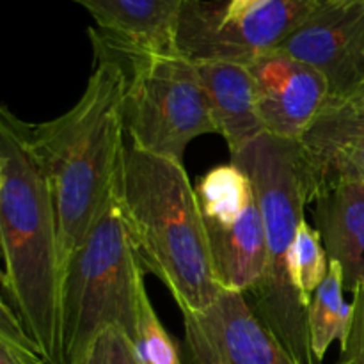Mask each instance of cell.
<instances>
[{"mask_svg": "<svg viewBox=\"0 0 364 364\" xmlns=\"http://www.w3.org/2000/svg\"><path fill=\"white\" fill-rule=\"evenodd\" d=\"M181 315H183L188 350L196 364H233L201 315L196 313H181Z\"/></svg>", "mask_w": 364, "mask_h": 364, "instance_id": "cell-20", "label": "cell"}, {"mask_svg": "<svg viewBox=\"0 0 364 364\" xmlns=\"http://www.w3.org/2000/svg\"><path fill=\"white\" fill-rule=\"evenodd\" d=\"M198 315L233 364H297L256 316L245 294L223 290L210 309Z\"/></svg>", "mask_w": 364, "mask_h": 364, "instance_id": "cell-13", "label": "cell"}, {"mask_svg": "<svg viewBox=\"0 0 364 364\" xmlns=\"http://www.w3.org/2000/svg\"><path fill=\"white\" fill-rule=\"evenodd\" d=\"M231 162L251 178L265 223V272L245 297L295 363L322 364L309 343V302L291 277L295 237L304 220L306 205L311 203L299 142L263 134L231 156Z\"/></svg>", "mask_w": 364, "mask_h": 364, "instance_id": "cell-4", "label": "cell"}, {"mask_svg": "<svg viewBox=\"0 0 364 364\" xmlns=\"http://www.w3.org/2000/svg\"><path fill=\"white\" fill-rule=\"evenodd\" d=\"M318 0H270L237 18L223 16V0H187L178 18L174 50L191 60L251 66L304 21Z\"/></svg>", "mask_w": 364, "mask_h": 364, "instance_id": "cell-7", "label": "cell"}, {"mask_svg": "<svg viewBox=\"0 0 364 364\" xmlns=\"http://www.w3.org/2000/svg\"><path fill=\"white\" fill-rule=\"evenodd\" d=\"M313 205L327 258L343 270L345 290L354 291L364 284V183L345 181L322 188Z\"/></svg>", "mask_w": 364, "mask_h": 364, "instance_id": "cell-12", "label": "cell"}, {"mask_svg": "<svg viewBox=\"0 0 364 364\" xmlns=\"http://www.w3.org/2000/svg\"><path fill=\"white\" fill-rule=\"evenodd\" d=\"M27 124L0 110V245L2 295L23 322L46 364L63 352V255L48 180L27 139Z\"/></svg>", "mask_w": 364, "mask_h": 364, "instance_id": "cell-1", "label": "cell"}, {"mask_svg": "<svg viewBox=\"0 0 364 364\" xmlns=\"http://www.w3.org/2000/svg\"><path fill=\"white\" fill-rule=\"evenodd\" d=\"M361 89H364V85H363V87H361Z\"/></svg>", "mask_w": 364, "mask_h": 364, "instance_id": "cell-23", "label": "cell"}, {"mask_svg": "<svg viewBox=\"0 0 364 364\" xmlns=\"http://www.w3.org/2000/svg\"><path fill=\"white\" fill-rule=\"evenodd\" d=\"M89 36L124 71L123 123L132 146L183 164L196 137L219 134L194 60L176 50L121 41L100 28H89Z\"/></svg>", "mask_w": 364, "mask_h": 364, "instance_id": "cell-6", "label": "cell"}, {"mask_svg": "<svg viewBox=\"0 0 364 364\" xmlns=\"http://www.w3.org/2000/svg\"><path fill=\"white\" fill-rule=\"evenodd\" d=\"M249 68L267 134L301 141L329 100V82L313 66L277 50Z\"/></svg>", "mask_w": 364, "mask_h": 364, "instance_id": "cell-9", "label": "cell"}, {"mask_svg": "<svg viewBox=\"0 0 364 364\" xmlns=\"http://www.w3.org/2000/svg\"><path fill=\"white\" fill-rule=\"evenodd\" d=\"M144 269L117 198L103 206L63 277L64 363L73 364L107 327H121L137 347Z\"/></svg>", "mask_w": 364, "mask_h": 364, "instance_id": "cell-5", "label": "cell"}, {"mask_svg": "<svg viewBox=\"0 0 364 364\" xmlns=\"http://www.w3.org/2000/svg\"><path fill=\"white\" fill-rule=\"evenodd\" d=\"M208 95L217 130L231 156L267 134L258 109L256 82L249 66L226 60H194Z\"/></svg>", "mask_w": 364, "mask_h": 364, "instance_id": "cell-11", "label": "cell"}, {"mask_svg": "<svg viewBox=\"0 0 364 364\" xmlns=\"http://www.w3.org/2000/svg\"><path fill=\"white\" fill-rule=\"evenodd\" d=\"M269 2L270 0H223V16L226 20H237Z\"/></svg>", "mask_w": 364, "mask_h": 364, "instance_id": "cell-22", "label": "cell"}, {"mask_svg": "<svg viewBox=\"0 0 364 364\" xmlns=\"http://www.w3.org/2000/svg\"><path fill=\"white\" fill-rule=\"evenodd\" d=\"M0 364H46L41 350L4 295L0 304Z\"/></svg>", "mask_w": 364, "mask_h": 364, "instance_id": "cell-18", "label": "cell"}, {"mask_svg": "<svg viewBox=\"0 0 364 364\" xmlns=\"http://www.w3.org/2000/svg\"><path fill=\"white\" fill-rule=\"evenodd\" d=\"M327 272H329V258L323 249L320 233L316 228L302 220L291 251V277L306 301H311V295L323 283Z\"/></svg>", "mask_w": 364, "mask_h": 364, "instance_id": "cell-16", "label": "cell"}, {"mask_svg": "<svg viewBox=\"0 0 364 364\" xmlns=\"http://www.w3.org/2000/svg\"><path fill=\"white\" fill-rule=\"evenodd\" d=\"M311 203L322 188L345 181L364 183V89L343 98L329 96L299 141Z\"/></svg>", "mask_w": 364, "mask_h": 364, "instance_id": "cell-10", "label": "cell"}, {"mask_svg": "<svg viewBox=\"0 0 364 364\" xmlns=\"http://www.w3.org/2000/svg\"><path fill=\"white\" fill-rule=\"evenodd\" d=\"M73 364H142L137 347L121 327H107Z\"/></svg>", "mask_w": 364, "mask_h": 364, "instance_id": "cell-19", "label": "cell"}, {"mask_svg": "<svg viewBox=\"0 0 364 364\" xmlns=\"http://www.w3.org/2000/svg\"><path fill=\"white\" fill-rule=\"evenodd\" d=\"M95 70L80 100L68 112L27 124V139L48 180L57 215L63 277L114 194L123 164L124 71L110 53L92 46Z\"/></svg>", "mask_w": 364, "mask_h": 364, "instance_id": "cell-2", "label": "cell"}, {"mask_svg": "<svg viewBox=\"0 0 364 364\" xmlns=\"http://www.w3.org/2000/svg\"><path fill=\"white\" fill-rule=\"evenodd\" d=\"M343 270L336 262H329V272L323 283L311 295L308 311L309 343L316 361L322 363L334 341H343L352 318V304L343 297Z\"/></svg>", "mask_w": 364, "mask_h": 364, "instance_id": "cell-15", "label": "cell"}, {"mask_svg": "<svg viewBox=\"0 0 364 364\" xmlns=\"http://www.w3.org/2000/svg\"><path fill=\"white\" fill-rule=\"evenodd\" d=\"M137 352L142 364H181L176 343L160 322L146 288L139 306V343Z\"/></svg>", "mask_w": 364, "mask_h": 364, "instance_id": "cell-17", "label": "cell"}, {"mask_svg": "<svg viewBox=\"0 0 364 364\" xmlns=\"http://www.w3.org/2000/svg\"><path fill=\"white\" fill-rule=\"evenodd\" d=\"M348 333L341 341L336 364H364V284L355 288Z\"/></svg>", "mask_w": 364, "mask_h": 364, "instance_id": "cell-21", "label": "cell"}, {"mask_svg": "<svg viewBox=\"0 0 364 364\" xmlns=\"http://www.w3.org/2000/svg\"><path fill=\"white\" fill-rule=\"evenodd\" d=\"M277 52L309 64L343 98L364 85V0H318Z\"/></svg>", "mask_w": 364, "mask_h": 364, "instance_id": "cell-8", "label": "cell"}, {"mask_svg": "<svg viewBox=\"0 0 364 364\" xmlns=\"http://www.w3.org/2000/svg\"><path fill=\"white\" fill-rule=\"evenodd\" d=\"M117 198L139 259L159 277L181 313H205L217 283L196 187L183 164L151 155L127 141Z\"/></svg>", "mask_w": 364, "mask_h": 364, "instance_id": "cell-3", "label": "cell"}, {"mask_svg": "<svg viewBox=\"0 0 364 364\" xmlns=\"http://www.w3.org/2000/svg\"><path fill=\"white\" fill-rule=\"evenodd\" d=\"M100 31L151 50H174L178 18L187 0H73Z\"/></svg>", "mask_w": 364, "mask_h": 364, "instance_id": "cell-14", "label": "cell"}]
</instances>
